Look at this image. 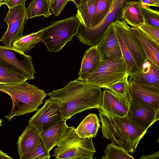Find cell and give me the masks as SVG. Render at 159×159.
I'll use <instances>...</instances> for the list:
<instances>
[{
	"instance_id": "836d02e7",
	"label": "cell",
	"mask_w": 159,
	"mask_h": 159,
	"mask_svg": "<svg viewBox=\"0 0 159 159\" xmlns=\"http://www.w3.org/2000/svg\"><path fill=\"white\" fill-rule=\"evenodd\" d=\"M26 0H4L2 4L6 5L8 8H12L21 4H25Z\"/></svg>"
},
{
	"instance_id": "60d3db41",
	"label": "cell",
	"mask_w": 159,
	"mask_h": 159,
	"mask_svg": "<svg viewBox=\"0 0 159 159\" xmlns=\"http://www.w3.org/2000/svg\"><path fill=\"white\" fill-rule=\"evenodd\" d=\"M2 1L0 0V7L2 5Z\"/></svg>"
},
{
	"instance_id": "5b68a950",
	"label": "cell",
	"mask_w": 159,
	"mask_h": 159,
	"mask_svg": "<svg viewBox=\"0 0 159 159\" xmlns=\"http://www.w3.org/2000/svg\"><path fill=\"white\" fill-rule=\"evenodd\" d=\"M67 126L52 155L57 159H93L96 152L92 138H81Z\"/></svg>"
},
{
	"instance_id": "9c48e42d",
	"label": "cell",
	"mask_w": 159,
	"mask_h": 159,
	"mask_svg": "<svg viewBox=\"0 0 159 159\" xmlns=\"http://www.w3.org/2000/svg\"><path fill=\"white\" fill-rule=\"evenodd\" d=\"M28 18L25 4L9 8L4 20L7 25V29L1 36L0 41L5 46H12V42L23 35Z\"/></svg>"
},
{
	"instance_id": "ffe728a7",
	"label": "cell",
	"mask_w": 159,
	"mask_h": 159,
	"mask_svg": "<svg viewBox=\"0 0 159 159\" xmlns=\"http://www.w3.org/2000/svg\"><path fill=\"white\" fill-rule=\"evenodd\" d=\"M138 40L147 59L159 67V44L150 39L138 27H130Z\"/></svg>"
},
{
	"instance_id": "ba28073f",
	"label": "cell",
	"mask_w": 159,
	"mask_h": 159,
	"mask_svg": "<svg viewBox=\"0 0 159 159\" xmlns=\"http://www.w3.org/2000/svg\"><path fill=\"white\" fill-rule=\"evenodd\" d=\"M128 77L127 67L123 57L102 61L98 70L85 82L107 89L114 83Z\"/></svg>"
},
{
	"instance_id": "f35d334b",
	"label": "cell",
	"mask_w": 159,
	"mask_h": 159,
	"mask_svg": "<svg viewBox=\"0 0 159 159\" xmlns=\"http://www.w3.org/2000/svg\"><path fill=\"white\" fill-rule=\"evenodd\" d=\"M2 121V120L0 119V126H1L2 125L1 123Z\"/></svg>"
},
{
	"instance_id": "e0dca14e",
	"label": "cell",
	"mask_w": 159,
	"mask_h": 159,
	"mask_svg": "<svg viewBox=\"0 0 159 159\" xmlns=\"http://www.w3.org/2000/svg\"><path fill=\"white\" fill-rule=\"evenodd\" d=\"M129 83L142 84L159 87V67L149 60L136 73L129 76Z\"/></svg>"
},
{
	"instance_id": "44dd1931",
	"label": "cell",
	"mask_w": 159,
	"mask_h": 159,
	"mask_svg": "<svg viewBox=\"0 0 159 159\" xmlns=\"http://www.w3.org/2000/svg\"><path fill=\"white\" fill-rule=\"evenodd\" d=\"M143 4L138 1H126L121 10V20L133 27H138L144 23L141 12Z\"/></svg>"
},
{
	"instance_id": "5bb4252c",
	"label": "cell",
	"mask_w": 159,
	"mask_h": 159,
	"mask_svg": "<svg viewBox=\"0 0 159 159\" xmlns=\"http://www.w3.org/2000/svg\"><path fill=\"white\" fill-rule=\"evenodd\" d=\"M128 93L129 100L134 99L159 109V87L129 83Z\"/></svg>"
},
{
	"instance_id": "8992f818",
	"label": "cell",
	"mask_w": 159,
	"mask_h": 159,
	"mask_svg": "<svg viewBox=\"0 0 159 159\" xmlns=\"http://www.w3.org/2000/svg\"><path fill=\"white\" fill-rule=\"evenodd\" d=\"M80 21L76 14L62 20L54 21L40 30V38L48 51L59 52L75 35Z\"/></svg>"
},
{
	"instance_id": "30bf717a",
	"label": "cell",
	"mask_w": 159,
	"mask_h": 159,
	"mask_svg": "<svg viewBox=\"0 0 159 159\" xmlns=\"http://www.w3.org/2000/svg\"><path fill=\"white\" fill-rule=\"evenodd\" d=\"M0 60L14 66L28 79H34L35 72L32 57L12 46L0 45Z\"/></svg>"
},
{
	"instance_id": "52a82bcc",
	"label": "cell",
	"mask_w": 159,
	"mask_h": 159,
	"mask_svg": "<svg viewBox=\"0 0 159 159\" xmlns=\"http://www.w3.org/2000/svg\"><path fill=\"white\" fill-rule=\"evenodd\" d=\"M126 1L116 0L113 1L106 17L94 26L86 28L80 23L75 34L78 40L83 44L89 46L96 45L109 25L117 20H121V10Z\"/></svg>"
},
{
	"instance_id": "8d00e7d4",
	"label": "cell",
	"mask_w": 159,
	"mask_h": 159,
	"mask_svg": "<svg viewBox=\"0 0 159 159\" xmlns=\"http://www.w3.org/2000/svg\"><path fill=\"white\" fill-rule=\"evenodd\" d=\"M87 0H70L75 4L77 8L80 7L81 4Z\"/></svg>"
},
{
	"instance_id": "4316f807",
	"label": "cell",
	"mask_w": 159,
	"mask_h": 159,
	"mask_svg": "<svg viewBox=\"0 0 159 159\" xmlns=\"http://www.w3.org/2000/svg\"><path fill=\"white\" fill-rule=\"evenodd\" d=\"M113 2V0H96L95 11L91 27L97 25L103 20L109 12Z\"/></svg>"
},
{
	"instance_id": "3957f363",
	"label": "cell",
	"mask_w": 159,
	"mask_h": 159,
	"mask_svg": "<svg viewBox=\"0 0 159 159\" xmlns=\"http://www.w3.org/2000/svg\"><path fill=\"white\" fill-rule=\"evenodd\" d=\"M26 81L13 84H0V91L9 95L12 101L11 110L5 117L9 121L14 116L23 115L36 111L47 96L43 90Z\"/></svg>"
},
{
	"instance_id": "277c9868",
	"label": "cell",
	"mask_w": 159,
	"mask_h": 159,
	"mask_svg": "<svg viewBox=\"0 0 159 159\" xmlns=\"http://www.w3.org/2000/svg\"><path fill=\"white\" fill-rule=\"evenodd\" d=\"M114 23L129 76L137 72L148 59L127 24L122 20Z\"/></svg>"
},
{
	"instance_id": "6da1fadb",
	"label": "cell",
	"mask_w": 159,
	"mask_h": 159,
	"mask_svg": "<svg viewBox=\"0 0 159 159\" xmlns=\"http://www.w3.org/2000/svg\"><path fill=\"white\" fill-rule=\"evenodd\" d=\"M48 94L60 103L61 116L66 120L85 110L101 108L102 102L101 88L77 79Z\"/></svg>"
},
{
	"instance_id": "74e56055",
	"label": "cell",
	"mask_w": 159,
	"mask_h": 159,
	"mask_svg": "<svg viewBox=\"0 0 159 159\" xmlns=\"http://www.w3.org/2000/svg\"><path fill=\"white\" fill-rule=\"evenodd\" d=\"M12 159V158L8 156L6 153L0 150V159Z\"/></svg>"
},
{
	"instance_id": "d6986e66",
	"label": "cell",
	"mask_w": 159,
	"mask_h": 159,
	"mask_svg": "<svg viewBox=\"0 0 159 159\" xmlns=\"http://www.w3.org/2000/svg\"><path fill=\"white\" fill-rule=\"evenodd\" d=\"M66 120H62L51 125L39 133L41 141L49 152L57 145L67 127Z\"/></svg>"
},
{
	"instance_id": "e575fe53",
	"label": "cell",
	"mask_w": 159,
	"mask_h": 159,
	"mask_svg": "<svg viewBox=\"0 0 159 159\" xmlns=\"http://www.w3.org/2000/svg\"><path fill=\"white\" fill-rule=\"evenodd\" d=\"M143 4L149 6L159 7V0H138Z\"/></svg>"
},
{
	"instance_id": "1f68e13d",
	"label": "cell",
	"mask_w": 159,
	"mask_h": 159,
	"mask_svg": "<svg viewBox=\"0 0 159 159\" xmlns=\"http://www.w3.org/2000/svg\"><path fill=\"white\" fill-rule=\"evenodd\" d=\"M139 28L150 39L159 44V28L145 23Z\"/></svg>"
},
{
	"instance_id": "484cf974",
	"label": "cell",
	"mask_w": 159,
	"mask_h": 159,
	"mask_svg": "<svg viewBox=\"0 0 159 159\" xmlns=\"http://www.w3.org/2000/svg\"><path fill=\"white\" fill-rule=\"evenodd\" d=\"M40 32V30L26 35H22L12 42V46L25 54L41 41Z\"/></svg>"
},
{
	"instance_id": "8fae6325",
	"label": "cell",
	"mask_w": 159,
	"mask_h": 159,
	"mask_svg": "<svg viewBox=\"0 0 159 159\" xmlns=\"http://www.w3.org/2000/svg\"><path fill=\"white\" fill-rule=\"evenodd\" d=\"M62 120L60 103L49 98L41 108L36 110L30 119L28 124L40 133L48 126Z\"/></svg>"
},
{
	"instance_id": "83f0119b",
	"label": "cell",
	"mask_w": 159,
	"mask_h": 159,
	"mask_svg": "<svg viewBox=\"0 0 159 159\" xmlns=\"http://www.w3.org/2000/svg\"><path fill=\"white\" fill-rule=\"evenodd\" d=\"M105 155L103 159H134L123 148L116 146L111 143L108 144L104 151Z\"/></svg>"
},
{
	"instance_id": "7402d4cb",
	"label": "cell",
	"mask_w": 159,
	"mask_h": 159,
	"mask_svg": "<svg viewBox=\"0 0 159 159\" xmlns=\"http://www.w3.org/2000/svg\"><path fill=\"white\" fill-rule=\"evenodd\" d=\"M97 115L89 114L75 129L76 133L81 138L95 137L101 125Z\"/></svg>"
},
{
	"instance_id": "7a4b0ae2",
	"label": "cell",
	"mask_w": 159,
	"mask_h": 159,
	"mask_svg": "<svg viewBox=\"0 0 159 159\" xmlns=\"http://www.w3.org/2000/svg\"><path fill=\"white\" fill-rule=\"evenodd\" d=\"M102 136L115 145L122 147L128 152L133 153L148 129L130 119L126 115L115 116L100 108Z\"/></svg>"
},
{
	"instance_id": "4fadbf2b",
	"label": "cell",
	"mask_w": 159,
	"mask_h": 159,
	"mask_svg": "<svg viewBox=\"0 0 159 159\" xmlns=\"http://www.w3.org/2000/svg\"><path fill=\"white\" fill-rule=\"evenodd\" d=\"M96 45L101 61L123 57L114 22L107 27Z\"/></svg>"
},
{
	"instance_id": "d590c367",
	"label": "cell",
	"mask_w": 159,
	"mask_h": 159,
	"mask_svg": "<svg viewBox=\"0 0 159 159\" xmlns=\"http://www.w3.org/2000/svg\"><path fill=\"white\" fill-rule=\"evenodd\" d=\"M159 158V151L157 152L150 155L147 156H143L139 159H158Z\"/></svg>"
},
{
	"instance_id": "d4e9b609",
	"label": "cell",
	"mask_w": 159,
	"mask_h": 159,
	"mask_svg": "<svg viewBox=\"0 0 159 159\" xmlns=\"http://www.w3.org/2000/svg\"><path fill=\"white\" fill-rule=\"evenodd\" d=\"M51 3L48 0H32L26 8L27 17L31 19L41 16L48 18L52 15Z\"/></svg>"
},
{
	"instance_id": "7c38bea8",
	"label": "cell",
	"mask_w": 159,
	"mask_h": 159,
	"mask_svg": "<svg viewBox=\"0 0 159 159\" xmlns=\"http://www.w3.org/2000/svg\"><path fill=\"white\" fill-rule=\"evenodd\" d=\"M159 109L134 99L129 100L127 116L145 128L159 120Z\"/></svg>"
},
{
	"instance_id": "ac0fdd59",
	"label": "cell",
	"mask_w": 159,
	"mask_h": 159,
	"mask_svg": "<svg viewBox=\"0 0 159 159\" xmlns=\"http://www.w3.org/2000/svg\"><path fill=\"white\" fill-rule=\"evenodd\" d=\"M101 61L97 45L91 47L83 56L77 79L85 82L87 78L98 70Z\"/></svg>"
},
{
	"instance_id": "d6a6232c",
	"label": "cell",
	"mask_w": 159,
	"mask_h": 159,
	"mask_svg": "<svg viewBox=\"0 0 159 159\" xmlns=\"http://www.w3.org/2000/svg\"><path fill=\"white\" fill-rule=\"evenodd\" d=\"M70 0H54L51 3V11L57 16L63 10L67 3Z\"/></svg>"
},
{
	"instance_id": "9a60e30c",
	"label": "cell",
	"mask_w": 159,
	"mask_h": 159,
	"mask_svg": "<svg viewBox=\"0 0 159 159\" xmlns=\"http://www.w3.org/2000/svg\"><path fill=\"white\" fill-rule=\"evenodd\" d=\"M41 141L39 132L33 126L28 124L19 137L17 142V150L19 158L27 159Z\"/></svg>"
},
{
	"instance_id": "4dcf8cb0",
	"label": "cell",
	"mask_w": 159,
	"mask_h": 159,
	"mask_svg": "<svg viewBox=\"0 0 159 159\" xmlns=\"http://www.w3.org/2000/svg\"><path fill=\"white\" fill-rule=\"evenodd\" d=\"M50 157L49 152L41 141L40 144L29 155L27 159H49Z\"/></svg>"
},
{
	"instance_id": "ab89813d",
	"label": "cell",
	"mask_w": 159,
	"mask_h": 159,
	"mask_svg": "<svg viewBox=\"0 0 159 159\" xmlns=\"http://www.w3.org/2000/svg\"><path fill=\"white\" fill-rule=\"evenodd\" d=\"M51 3H52L54 0H48Z\"/></svg>"
},
{
	"instance_id": "f1b7e54d",
	"label": "cell",
	"mask_w": 159,
	"mask_h": 159,
	"mask_svg": "<svg viewBox=\"0 0 159 159\" xmlns=\"http://www.w3.org/2000/svg\"><path fill=\"white\" fill-rule=\"evenodd\" d=\"M141 12L144 23L159 28V12L153 10L149 6L143 4Z\"/></svg>"
},
{
	"instance_id": "603a6c76",
	"label": "cell",
	"mask_w": 159,
	"mask_h": 159,
	"mask_svg": "<svg viewBox=\"0 0 159 159\" xmlns=\"http://www.w3.org/2000/svg\"><path fill=\"white\" fill-rule=\"evenodd\" d=\"M27 80V78L15 67L0 60V84H16Z\"/></svg>"
},
{
	"instance_id": "b9f144b4",
	"label": "cell",
	"mask_w": 159,
	"mask_h": 159,
	"mask_svg": "<svg viewBox=\"0 0 159 159\" xmlns=\"http://www.w3.org/2000/svg\"><path fill=\"white\" fill-rule=\"evenodd\" d=\"M113 1H114L116 0H113Z\"/></svg>"
},
{
	"instance_id": "cb8c5ba5",
	"label": "cell",
	"mask_w": 159,
	"mask_h": 159,
	"mask_svg": "<svg viewBox=\"0 0 159 159\" xmlns=\"http://www.w3.org/2000/svg\"><path fill=\"white\" fill-rule=\"evenodd\" d=\"M96 0H87L77 8V14L80 23L86 28L91 27L95 11Z\"/></svg>"
},
{
	"instance_id": "f546056e",
	"label": "cell",
	"mask_w": 159,
	"mask_h": 159,
	"mask_svg": "<svg viewBox=\"0 0 159 159\" xmlns=\"http://www.w3.org/2000/svg\"><path fill=\"white\" fill-rule=\"evenodd\" d=\"M128 77H126L114 83L107 89L129 102L128 93Z\"/></svg>"
},
{
	"instance_id": "2e32d148",
	"label": "cell",
	"mask_w": 159,
	"mask_h": 159,
	"mask_svg": "<svg viewBox=\"0 0 159 159\" xmlns=\"http://www.w3.org/2000/svg\"><path fill=\"white\" fill-rule=\"evenodd\" d=\"M129 102L110 90L105 89L102 92L101 109L112 115L124 117L127 115Z\"/></svg>"
}]
</instances>
